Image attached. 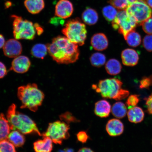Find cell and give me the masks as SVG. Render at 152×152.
Returning a JSON list of instances; mask_svg holds the SVG:
<instances>
[{
    "label": "cell",
    "instance_id": "obj_1",
    "mask_svg": "<svg viewBox=\"0 0 152 152\" xmlns=\"http://www.w3.org/2000/svg\"><path fill=\"white\" fill-rule=\"evenodd\" d=\"M48 50L55 61L59 64H69L78 59V45L72 42L66 37L58 36L47 45Z\"/></svg>",
    "mask_w": 152,
    "mask_h": 152
},
{
    "label": "cell",
    "instance_id": "obj_2",
    "mask_svg": "<svg viewBox=\"0 0 152 152\" xmlns=\"http://www.w3.org/2000/svg\"><path fill=\"white\" fill-rule=\"evenodd\" d=\"M7 118L11 130H17L24 134H35L39 136L42 135L35 122L27 115L17 111L15 104L9 107Z\"/></svg>",
    "mask_w": 152,
    "mask_h": 152
},
{
    "label": "cell",
    "instance_id": "obj_3",
    "mask_svg": "<svg viewBox=\"0 0 152 152\" xmlns=\"http://www.w3.org/2000/svg\"><path fill=\"white\" fill-rule=\"evenodd\" d=\"M18 96L21 102V109H27L34 112L42 105L45 98L42 91L34 83L18 87Z\"/></svg>",
    "mask_w": 152,
    "mask_h": 152
},
{
    "label": "cell",
    "instance_id": "obj_4",
    "mask_svg": "<svg viewBox=\"0 0 152 152\" xmlns=\"http://www.w3.org/2000/svg\"><path fill=\"white\" fill-rule=\"evenodd\" d=\"M123 83L115 78L107 79L99 81L97 84L93 85L92 88L104 98L121 100L129 94V91L122 88Z\"/></svg>",
    "mask_w": 152,
    "mask_h": 152
},
{
    "label": "cell",
    "instance_id": "obj_5",
    "mask_svg": "<svg viewBox=\"0 0 152 152\" xmlns=\"http://www.w3.org/2000/svg\"><path fill=\"white\" fill-rule=\"evenodd\" d=\"M62 33L72 42L81 46L84 44L87 37L86 26L79 18L68 20Z\"/></svg>",
    "mask_w": 152,
    "mask_h": 152
},
{
    "label": "cell",
    "instance_id": "obj_6",
    "mask_svg": "<svg viewBox=\"0 0 152 152\" xmlns=\"http://www.w3.org/2000/svg\"><path fill=\"white\" fill-rule=\"evenodd\" d=\"M13 34L17 39L33 40L35 38L36 30L31 22L24 20L21 17L13 15Z\"/></svg>",
    "mask_w": 152,
    "mask_h": 152
},
{
    "label": "cell",
    "instance_id": "obj_7",
    "mask_svg": "<svg viewBox=\"0 0 152 152\" xmlns=\"http://www.w3.org/2000/svg\"><path fill=\"white\" fill-rule=\"evenodd\" d=\"M69 125L63 121H56L49 124L43 137H48L54 143L61 144L64 140L69 137Z\"/></svg>",
    "mask_w": 152,
    "mask_h": 152
},
{
    "label": "cell",
    "instance_id": "obj_8",
    "mask_svg": "<svg viewBox=\"0 0 152 152\" xmlns=\"http://www.w3.org/2000/svg\"><path fill=\"white\" fill-rule=\"evenodd\" d=\"M112 24L114 29L118 30L124 38L129 32L135 30L138 25L135 19L126 10H120Z\"/></svg>",
    "mask_w": 152,
    "mask_h": 152
},
{
    "label": "cell",
    "instance_id": "obj_9",
    "mask_svg": "<svg viewBox=\"0 0 152 152\" xmlns=\"http://www.w3.org/2000/svg\"><path fill=\"white\" fill-rule=\"evenodd\" d=\"M126 10L136 21L138 25L142 23L151 18L152 10L145 1L138 0L129 6Z\"/></svg>",
    "mask_w": 152,
    "mask_h": 152
},
{
    "label": "cell",
    "instance_id": "obj_10",
    "mask_svg": "<svg viewBox=\"0 0 152 152\" xmlns=\"http://www.w3.org/2000/svg\"><path fill=\"white\" fill-rule=\"evenodd\" d=\"M3 49L5 56L10 58H15L21 54L22 47L21 44L18 39H11L5 42Z\"/></svg>",
    "mask_w": 152,
    "mask_h": 152
},
{
    "label": "cell",
    "instance_id": "obj_11",
    "mask_svg": "<svg viewBox=\"0 0 152 152\" xmlns=\"http://www.w3.org/2000/svg\"><path fill=\"white\" fill-rule=\"evenodd\" d=\"M73 5L68 0H60L57 3L55 9L56 16L66 19L71 16L73 12Z\"/></svg>",
    "mask_w": 152,
    "mask_h": 152
},
{
    "label": "cell",
    "instance_id": "obj_12",
    "mask_svg": "<svg viewBox=\"0 0 152 152\" xmlns=\"http://www.w3.org/2000/svg\"><path fill=\"white\" fill-rule=\"evenodd\" d=\"M31 65V62L28 57L19 56L13 60L11 69L17 73H24L28 71Z\"/></svg>",
    "mask_w": 152,
    "mask_h": 152
},
{
    "label": "cell",
    "instance_id": "obj_13",
    "mask_svg": "<svg viewBox=\"0 0 152 152\" xmlns=\"http://www.w3.org/2000/svg\"><path fill=\"white\" fill-rule=\"evenodd\" d=\"M123 64L128 66H135L138 64L139 57L137 52L132 49H126L124 50L121 54Z\"/></svg>",
    "mask_w": 152,
    "mask_h": 152
},
{
    "label": "cell",
    "instance_id": "obj_14",
    "mask_svg": "<svg viewBox=\"0 0 152 152\" xmlns=\"http://www.w3.org/2000/svg\"><path fill=\"white\" fill-rule=\"evenodd\" d=\"M106 129L110 136H117L122 134L124 130V126L119 120L113 119L108 121Z\"/></svg>",
    "mask_w": 152,
    "mask_h": 152
},
{
    "label": "cell",
    "instance_id": "obj_15",
    "mask_svg": "<svg viewBox=\"0 0 152 152\" xmlns=\"http://www.w3.org/2000/svg\"><path fill=\"white\" fill-rule=\"evenodd\" d=\"M91 44L95 50L102 51L107 48L109 41L104 34L98 33L94 34L91 38Z\"/></svg>",
    "mask_w": 152,
    "mask_h": 152
},
{
    "label": "cell",
    "instance_id": "obj_16",
    "mask_svg": "<svg viewBox=\"0 0 152 152\" xmlns=\"http://www.w3.org/2000/svg\"><path fill=\"white\" fill-rule=\"evenodd\" d=\"M111 111V106L107 100H100L95 104L94 113L98 117H107L109 115Z\"/></svg>",
    "mask_w": 152,
    "mask_h": 152
},
{
    "label": "cell",
    "instance_id": "obj_17",
    "mask_svg": "<svg viewBox=\"0 0 152 152\" xmlns=\"http://www.w3.org/2000/svg\"><path fill=\"white\" fill-rule=\"evenodd\" d=\"M34 143V149L35 152H51L53 149V141L48 137H43Z\"/></svg>",
    "mask_w": 152,
    "mask_h": 152
},
{
    "label": "cell",
    "instance_id": "obj_18",
    "mask_svg": "<svg viewBox=\"0 0 152 152\" xmlns=\"http://www.w3.org/2000/svg\"><path fill=\"white\" fill-rule=\"evenodd\" d=\"M24 5L27 10L31 14H38L44 8L45 4L44 0H25Z\"/></svg>",
    "mask_w": 152,
    "mask_h": 152
},
{
    "label": "cell",
    "instance_id": "obj_19",
    "mask_svg": "<svg viewBox=\"0 0 152 152\" xmlns=\"http://www.w3.org/2000/svg\"><path fill=\"white\" fill-rule=\"evenodd\" d=\"M129 121L134 123L142 122L143 120L144 113L141 108L137 106L130 108L127 113Z\"/></svg>",
    "mask_w": 152,
    "mask_h": 152
},
{
    "label": "cell",
    "instance_id": "obj_20",
    "mask_svg": "<svg viewBox=\"0 0 152 152\" xmlns=\"http://www.w3.org/2000/svg\"><path fill=\"white\" fill-rule=\"evenodd\" d=\"M7 140L16 147H22L26 141L25 137L22 133L18 130H14L10 133Z\"/></svg>",
    "mask_w": 152,
    "mask_h": 152
},
{
    "label": "cell",
    "instance_id": "obj_21",
    "mask_svg": "<svg viewBox=\"0 0 152 152\" xmlns=\"http://www.w3.org/2000/svg\"><path fill=\"white\" fill-rule=\"evenodd\" d=\"M82 18L85 23L89 26H92L96 24L97 22L98 15L95 10L88 8L83 12Z\"/></svg>",
    "mask_w": 152,
    "mask_h": 152
},
{
    "label": "cell",
    "instance_id": "obj_22",
    "mask_svg": "<svg viewBox=\"0 0 152 152\" xmlns=\"http://www.w3.org/2000/svg\"><path fill=\"white\" fill-rule=\"evenodd\" d=\"M10 125L3 113H0V141L7 140L10 130Z\"/></svg>",
    "mask_w": 152,
    "mask_h": 152
},
{
    "label": "cell",
    "instance_id": "obj_23",
    "mask_svg": "<svg viewBox=\"0 0 152 152\" xmlns=\"http://www.w3.org/2000/svg\"><path fill=\"white\" fill-rule=\"evenodd\" d=\"M105 69L107 73L111 75H116L120 73L122 66L120 62L115 59H111L106 63Z\"/></svg>",
    "mask_w": 152,
    "mask_h": 152
},
{
    "label": "cell",
    "instance_id": "obj_24",
    "mask_svg": "<svg viewBox=\"0 0 152 152\" xmlns=\"http://www.w3.org/2000/svg\"><path fill=\"white\" fill-rule=\"evenodd\" d=\"M111 111L114 116L119 119L123 118L128 113L126 105L121 102H117L114 104Z\"/></svg>",
    "mask_w": 152,
    "mask_h": 152
},
{
    "label": "cell",
    "instance_id": "obj_25",
    "mask_svg": "<svg viewBox=\"0 0 152 152\" xmlns=\"http://www.w3.org/2000/svg\"><path fill=\"white\" fill-rule=\"evenodd\" d=\"M124 39L128 45L133 47H138L141 43V36L135 30L129 32Z\"/></svg>",
    "mask_w": 152,
    "mask_h": 152
},
{
    "label": "cell",
    "instance_id": "obj_26",
    "mask_svg": "<svg viewBox=\"0 0 152 152\" xmlns=\"http://www.w3.org/2000/svg\"><path fill=\"white\" fill-rule=\"evenodd\" d=\"M48 50L47 45L42 44H37L34 45L31 49L32 56L37 58L43 59L46 56Z\"/></svg>",
    "mask_w": 152,
    "mask_h": 152
},
{
    "label": "cell",
    "instance_id": "obj_27",
    "mask_svg": "<svg viewBox=\"0 0 152 152\" xmlns=\"http://www.w3.org/2000/svg\"><path fill=\"white\" fill-rule=\"evenodd\" d=\"M102 13L106 20L111 22L115 18L118 12L117 9L113 6L108 5L104 7Z\"/></svg>",
    "mask_w": 152,
    "mask_h": 152
},
{
    "label": "cell",
    "instance_id": "obj_28",
    "mask_svg": "<svg viewBox=\"0 0 152 152\" xmlns=\"http://www.w3.org/2000/svg\"><path fill=\"white\" fill-rule=\"evenodd\" d=\"M91 64L97 67H100L105 64L106 56L102 53H96L91 56L90 58Z\"/></svg>",
    "mask_w": 152,
    "mask_h": 152
},
{
    "label": "cell",
    "instance_id": "obj_29",
    "mask_svg": "<svg viewBox=\"0 0 152 152\" xmlns=\"http://www.w3.org/2000/svg\"><path fill=\"white\" fill-rule=\"evenodd\" d=\"M137 1L138 0H110L109 3L117 9L122 10H126L129 5Z\"/></svg>",
    "mask_w": 152,
    "mask_h": 152
},
{
    "label": "cell",
    "instance_id": "obj_30",
    "mask_svg": "<svg viewBox=\"0 0 152 152\" xmlns=\"http://www.w3.org/2000/svg\"><path fill=\"white\" fill-rule=\"evenodd\" d=\"M0 152H16L15 146L8 140L0 141Z\"/></svg>",
    "mask_w": 152,
    "mask_h": 152
},
{
    "label": "cell",
    "instance_id": "obj_31",
    "mask_svg": "<svg viewBox=\"0 0 152 152\" xmlns=\"http://www.w3.org/2000/svg\"><path fill=\"white\" fill-rule=\"evenodd\" d=\"M60 119L68 124L71 123H77L79 121L72 114L69 112H66L60 115L59 116Z\"/></svg>",
    "mask_w": 152,
    "mask_h": 152
},
{
    "label": "cell",
    "instance_id": "obj_32",
    "mask_svg": "<svg viewBox=\"0 0 152 152\" xmlns=\"http://www.w3.org/2000/svg\"><path fill=\"white\" fill-rule=\"evenodd\" d=\"M140 101L139 96L137 95H132L129 96L127 100L126 104L129 107L132 108L136 106Z\"/></svg>",
    "mask_w": 152,
    "mask_h": 152
},
{
    "label": "cell",
    "instance_id": "obj_33",
    "mask_svg": "<svg viewBox=\"0 0 152 152\" xmlns=\"http://www.w3.org/2000/svg\"><path fill=\"white\" fill-rule=\"evenodd\" d=\"M143 47L149 52L152 51V34L145 36L142 41Z\"/></svg>",
    "mask_w": 152,
    "mask_h": 152
},
{
    "label": "cell",
    "instance_id": "obj_34",
    "mask_svg": "<svg viewBox=\"0 0 152 152\" xmlns=\"http://www.w3.org/2000/svg\"><path fill=\"white\" fill-rule=\"evenodd\" d=\"M142 29L146 33L152 34V17L147 19L142 24Z\"/></svg>",
    "mask_w": 152,
    "mask_h": 152
},
{
    "label": "cell",
    "instance_id": "obj_35",
    "mask_svg": "<svg viewBox=\"0 0 152 152\" xmlns=\"http://www.w3.org/2000/svg\"><path fill=\"white\" fill-rule=\"evenodd\" d=\"M152 85V76L150 77H144L140 82V88H147Z\"/></svg>",
    "mask_w": 152,
    "mask_h": 152
},
{
    "label": "cell",
    "instance_id": "obj_36",
    "mask_svg": "<svg viewBox=\"0 0 152 152\" xmlns=\"http://www.w3.org/2000/svg\"><path fill=\"white\" fill-rule=\"evenodd\" d=\"M78 140L82 143H85L88 140V136L87 133L83 131L79 132L77 134Z\"/></svg>",
    "mask_w": 152,
    "mask_h": 152
},
{
    "label": "cell",
    "instance_id": "obj_37",
    "mask_svg": "<svg viewBox=\"0 0 152 152\" xmlns=\"http://www.w3.org/2000/svg\"><path fill=\"white\" fill-rule=\"evenodd\" d=\"M62 19L57 16L54 17L50 19V23L55 26H58L59 24H62L64 23V20H62Z\"/></svg>",
    "mask_w": 152,
    "mask_h": 152
},
{
    "label": "cell",
    "instance_id": "obj_38",
    "mask_svg": "<svg viewBox=\"0 0 152 152\" xmlns=\"http://www.w3.org/2000/svg\"><path fill=\"white\" fill-rule=\"evenodd\" d=\"M146 104L148 113L152 115V93L147 98Z\"/></svg>",
    "mask_w": 152,
    "mask_h": 152
},
{
    "label": "cell",
    "instance_id": "obj_39",
    "mask_svg": "<svg viewBox=\"0 0 152 152\" xmlns=\"http://www.w3.org/2000/svg\"><path fill=\"white\" fill-rule=\"evenodd\" d=\"M7 73V68L5 64L0 61V79L3 78Z\"/></svg>",
    "mask_w": 152,
    "mask_h": 152
},
{
    "label": "cell",
    "instance_id": "obj_40",
    "mask_svg": "<svg viewBox=\"0 0 152 152\" xmlns=\"http://www.w3.org/2000/svg\"><path fill=\"white\" fill-rule=\"evenodd\" d=\"M36 31H37L38 35H40L43 33V30L42 28L37 23L34 24Z\"/></svg>",
    "mask_w": 152,
    "mask_h": 152
},
{
    "label": "cell",
    "instance_id": "obj_41",
    "mask_svg": "<svg viewBox=\"0 0 152 152\" xmlns=\"http://www.w3.org/2000/svg\"><path fill=\"white\" fill-rule=\"evenodd\" d=\"M5 43L4 37L3 35L0 34V49L2 48Z\"/></svg>",
    "mask_w": 152,
    "mask_h": 152
},
{
    "label": "cell",
    "instance_id": "obj_42",
    "mask_svg": "<svg viewBox=\"0 0 152 152\" xmlns=\"http://www.w3.org/2000/svg\"><path fill=\"white\" fill-rule=\"evenodd\" d=\"M77 152H94L90 148H81Z\"/></svg>",
    "mask_w": 152,
    "mask_h": 152
},
{
    "label": "cell",
    "instance_id": "obj_43",
    "mask_svg": "<svg viewBox=\"0 0 152 152\" xmlns=\"http://www.w3.org/2000/svg\"><path fill=\"white\" fill-rule=\"evenodd\" d=\"M57 152H75L74 150L71 148H66L63 150H59Z\"/></svg>",
    "mask_w": 152,
    "mask_h": 152
},
{
    "label": "cell",
    "instance_id": "obj_44",
    "mask_svg": "<svg viewBox=\"0 0 152 152\" xmlns=\"http://www.w3.org/2000/svg\"><path fill=\"white\" fill-rule=\"evenodd\" d=\"M146 3L151 9H152V0H146Z\"/></svg>",
    "mask_w": 152,
    "mask_h": 152
},
{
    "label": "cell",
    "instance_id": "obj_45",
    "mask_svg": "<svg viewBox=\"0 0 152 152\" xmlns=\"http://www.w3.org/2000/svg\"><path fill=\"white\" fill-rule=\"evenodd\" d=\"M7 5L6 4V7H9L11 5V3H9V2H8L7 3Z\"/></svg>",
    "mask_w": 152,
    "mask_h": 152
}]
</instances>
